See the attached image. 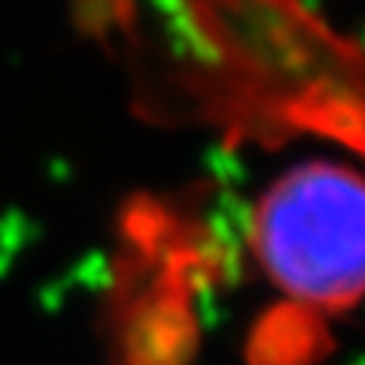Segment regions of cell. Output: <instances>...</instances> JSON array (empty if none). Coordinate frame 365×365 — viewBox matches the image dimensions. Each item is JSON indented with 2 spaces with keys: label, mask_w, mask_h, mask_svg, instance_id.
<instances>
[{
  "label": "cell",
  "mask_w": 365,
  "mask_h": 365,
  "mask_svg": "<svg viewBox=\"0 0 365 365\" xmlns=\"http://www.w3.org/2000/svg\"><path fill=\"white\" fill-rule=\"evenodd\" d=\"M186 40L195 95L265 128L359 134V58L299 0H155Z\"/></svg>",
  "instance_id": "cell-1"
},
{
  "label": "cell",
  "mask_w": 365,
  "mask_h": 365,
  "mask_svg": "<svg viewBox=\"0 0 365 365\" xmlns=\"http://www.w3.org/2000/svg\"><path fill=\"white\" fill-rule=\"evenodd\" d=\"M365 192L356 170L314 162L280 177L253 216V250L280 292L319 314L362 295Z\"/></svg>",
  "instance_id": "cell-2"
}]
</instances>
